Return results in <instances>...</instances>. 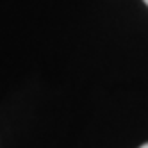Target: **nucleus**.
I'll use <instances>...</instances> for the list:
<instances>
[{
  "instance_id": "1",
  "label": "nucleus",
  "mask_w": 148,
  "mask_h": 148,
  "mask_svg": "<svg viewBox=\"0 0 148 148\" xmlns=\"http://www.w3.org/2000/svg\"><path fill=\"white\" fill-rule=\"evenodd\" d=\"M139 148H148V143H145L143 146H139Z\"/></svg>"
},
{
  "instance_id": "2",
  "label": "nucleus",
  "mask_w": 148,
  "mask_h": 148,
  "mask_svg": "<svg viewBox=\"0 0 148 148\" xmlns=\"http://www.w3.org/2000/svg\"><path fill=\"white\" fill-rule=\"evenodd\" d=\"M143 2H145V4H146V5H148V0H143Z\"/></svg>"
}]
</instances>
